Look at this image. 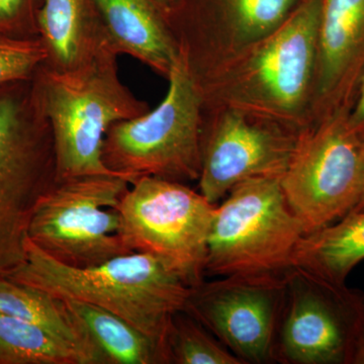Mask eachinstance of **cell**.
I'll list each match as a JSON object with an SVG mask.
<instances>
[{"label":"cell","instance_id":"6da1fadb","mask_svg":"<svg viewBox=\"0 0 364 364\" xmlns=\"http://www.w3.org/2000/svg\"><path fill=\"white\" fill-rule=\"evenodd\" d=\"M322 0H299L272 32L196 81L203 112L236 109L301 132L311 124Z\"/></svg>","mask_w":364,"mask_h":364},{"label":"cell","instance_id":"7a4b0ae2","mask_svg":"<svg viewBox=\"0 0 364 364\" xmlns=\"http://www.w3.org/2000/svg\"><path fill=\"white\" fill-rule=\"evenodd\" d=\"M26 249L25 264L7 279L119 316L152 339L170 363V323L186 309L191 287L157 258L132 252L95 267H73L53 259L30 238Z\"/></svg>","mask_w":364,"mask_h":364},{"label":"cell","instance_id":"3957f363","mask_svg":"<svg viewBox=\"0 0 364 364\" xmlns=\"http://www.w3.org/2000/svg\"><path fill=\"white\" fill-rule=\"evenodd\" d=\"M117 56L105 52L70 72L52 70L42 64L33 74L36 98L52 129L56 181L98 174L119 176L102 161L105 134L112 124L142 116L150 107L122 83Z\"/></svg>","mask_w":364,"mask_h":364},{"label":"cell","instance_id":"277c9868","mask_svg":"<svg viewBox=\"0 0 364 364\" xmlns=\"http://www.w3.org/2000/svg\"><path fill=\"white\" fill-rule=\"evenodd\" d=\"M56 177L52 129L32 79L0 83V279L25 264L31 221Z\"/></svg>","mask_w":364,"mask_h":364},{"label":"cell","instance_id":"5b68a950","mask_svg":"<svg viewBox=\"0 0 364 364\" xmlns=\"http://www.w3.org/2000/svg\"><path fill=\"white\" fill-rule=\"evenodd\" d=\"M169 87L153 111L109 127L102 143L107 168L132 182L142 176L198 181L202 170L203 100L179 54Z\"/></svg>","mask_w":364,"mask_h":364},{"label":"cell","instance_id":"8992f818","mask_svg":"<svg viewBox=\"0 0 364 364\" xmlns=\"http://www.w3.org/2000/svg\"><path fill=\"white\" fill-rule=\"evenodd\" d=\"M306 234L287 203L282 178L241 182L215 208L205 275L282 274Z\"/></svg>","mask_w":364,"mask_h":364},{"label":"cell","instance_id":"52a82bcc","mask_svg":"<svg viewBox=\"0 0 364 364\" xmlns=\"http://www.w3.org/2000/svg\"><path fill=\"white\" fill-rule=\"evenodd\" d=\"M215 208L183 182L139 177L116 208L119 235L131 251L157 258L193 289L205 282Z\"/></svg>","mask_w":364,"mask_h":364},{"label":"cell","instance_id":"ba28073f","mask_svg":"<svg viewBox=\"0 0 364 364\" xmlns=\"http://www.w3.org/2000/svg\"><path fill=\"white\" fill-rule=\"evenodd\" d=\"M282 186L306 234L354 210L364 191V141L351 126L348 109L299 133Z\"/></svg>","mask_w":364,"mask_h":364},{"label":"cell","instance_id":"9c48e42d","mask_svg":"<svg viewBox=\"0 0 364 364\" xmlns=\"http://www.w3.org/2000/svg\"><path fill=\"white\" fill-rule=\"evenodd\" d=\"M130 186L111 174L55 182L36 208L28 238L53 259L73 267L133 252L119 237L116 208Z\"/></svg>","mask_w":364,"mask_h":364},{"label":"cell","instance_id":"30bf717a","mask_svg":"<svg viewBox=\"0 0 364 364\" xmlns=\"http://www.w3.org/2000/svg\"><path fill=\"white\" fill-rule=\"evenodd\" d=\"M275 344V363L351 364L364 321V294L291 267Z\"/></svg>","mask_w":364,"mask_h":364},{"label":"cell","instance_id":"8fae6325","mask_svg":"<svg viewBox=\"0 0 364 364\" xmlns=\"http://www.w3.org/2000/svg\"><path fill=\"white\" fill-rule=\"evenodd\" d=\"M284 294V273L229 275L193 287L184 312L244 364L275 363Z\"/></svg>","mask_w":364,"mask_h":364},{"label":"cell","instance_id":"7c38bea8","mask_svg":"<svg viewBox=\"0 0 364 364\" xmlns=\"http://www.w3.org/2000/svg\"><path fill=\"white\" fill-rule=\"evenodd\" d=\"M301 132L236 109L203 112L198 191L218 205L252 178H282Z\"/></svg>","mask_w":364,"mask_h":364},{"label":"cell","instance_id":"4fadbf2b","mask_svg":"<svg viewBox=\"0 0 364 364\" xmlns=\"http://www.w3.org/2000/svg\"><path fill=\"white\" fill-rule=\"evenodd\" d=\"M364 74V0H322L311 124L348 109Z\"/></svg>","mask_w":364,"mask_h":364},{"label":"cell","instance_id":"5bb4252c","mask_svg":"<svg viewBox=\"0 0 364 364\" xmlns=\"http://www.w3.org/2000/svg\"><path fill=\"white\" fill-rule=\"evenodd\" d=\"M107 39L117 55H130L168 78L178 46L153 0H92Z\"/></svg>","mask_w":364,"mask_h":364},{"label":"cell","instance_id":"9a60e30c","mask_svg":"<svg viewBox=\"0 0 364 364\" xmlns=\"http://www.w3.org/2000/svg\"><path fill=\"white\" fill-rule=\"evenodd\" d=\"M43 65L58 72L82 68L112 51L92 0H42L38 14Z\"/></svg>","mask_w":364,"mask_h":364},{"label":"cell","instance_id":"2e32d148","mask_svg":"<svg viewBox=\"0 0 364 364\" xmlns=\"http://www.w3.org/2000/svg\"><path fill=\"white\" fill-rule=\"evenodd\" d=\"M0 312L39 327L82 354L87 364H105L85 326L63 299L9 279H0Z\"/></svg>","mask_w":364,"mask_h":364},{"label":"cell","instance_id":"e0dca14e","mask_svg":"<svg viewBox=\"0 0 364 364\" xmlns=\"http://www.w3.org/2000/svg\"><path fill=\"white\" fill-rule=\"evenodd\" d=\"M364 260V208L306 234L294 254L291 267H299L336 284Z\"/></svg>","mask_w":364,"mask_h":364},{"label":"cell","instance_id":"ac0fdd59","mask_svg":"<svg viewBox=\"0 0 364 364\" xmlns=\"http://www.w3.org/2000/svg\"><path fill=\"white\" fill-rule=\"evenodd\" d=\"M63 301L85 326L105 364H168L162 349L124 318L90 304Z\"/></svg>","mask_w":364,"mask_h":364},{"label":"cell","instance_id":"d6986e66","mask_svg":"<svg viewBox=\"0 0 364 364\" xmlns=\"http://www.w3.org/2000/svg\"><path fill=\"white\" fill-rule=\"evenodd\" d=\"M0 364H87L75 348L45 330L0 312Z\"/></svg>","mask_w":364,"mask_h":364},{"label":"cell","instance_id":"ffe728a7","mask_svg":"<svg viewBox=\"0 0 364 364\" xmlns=\"http://www.w3.org/2000/svg\"><path fill=\"white\" fill-rule=\"evenodd\" d=\"M170 363L244 364L195 318L181 311L173 316L167 336Z\"/></svg>","mask_w":364,"mask_h":364},{"label":"cell","instance_id":"44dd1931","mask_svg":"<svg viewBox=\"0 0 364 364\" xmlns=\"http://www.w3.org/2000/svg\"><path fill=\"white\" fill-rule=\"evenodd\" d=\"M46 59L39 39L0 38V83L32 79Z\"/></svg>","mask_w":364,"mask_h":364},{"label":"cell","instance_id":"7402d4cb","mask_svg":"<svg viewBox=\"0 0 364 364\" xmlns=\"http://www.w3.org/2000/svg\"><path fill=\"white\" fill-rule=\"evenodd\" d=\"M37 0H0V38L39 39Z\"/></svg>","mask_w":364,"mask_h":364},{"label":"cell","instance_id":"603a6c76","mask_svg":"<svg viewBox=\"0 0 364 364\" xmlns=\"http://www.w3.org/2000/svg\"><path fill=\"white\" fill-rule=\"evenodd\" d=\"M348 119L354 130L364 141V74L349 107Z\"/></svg>","mask_w":364,"mask_h":364},{"label":"cell","instance_id":"cb8c5ba5","mask_svg":"<svg viewBox=\"0 0 364 364\" xmlns=\"http://www.w3.org/2000/svg\"><path fill=\"white\" fill-rule=\"evenodd\" d=\"M351 364H364V321L354 347Z\"/></svg>","mask_w":364,"mask_h":364},{"label":"cell","instance_id":"d4e9b609","mask_svg":"<svg viewBox=\"0 0 364 364\" xmlns=\"http://www.w3.org/2000/svg\"><path fill=\"white\" fill-rule=\"evenodd\" d=\"M153 1L161 9L163 14H165L171 9L172 6H173L176 0H153Z\"/></svg>","mask_w":364,"mask_h":364},{"label":"cell","instance_id":"484cf974","mask_svg":"<svg viewBox=\"0 0 364 364\" xmlns=\"http://www.w3.org/2000/svg\"><path fill=\"white\" fill-rule=\"evenodd\" d=\"M363 208H364V191H363V196H361L360 200H359L358 205H356V207L354 208L353 210H363ZM351 212H352V210H351Z\"/></svg>","mask_w":364,"mask_h":364}]
</instances>
